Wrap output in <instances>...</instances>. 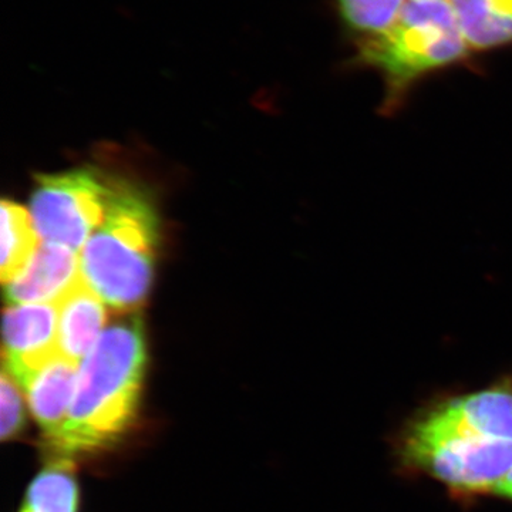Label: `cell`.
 Listing matches in <instances>:
<instances>
[{
  "label": "cell",
  "instance_id": "cell-1",
  "mask_svg": "<svg viewBox=\"0 0 512 512\" xmlns=\"http://www.w3.org/2000/svg\"><path fill=\"white\" fill-rule=\"evenodd\" d=\"M146 370L143 319L117 313L80 366L69 414L49 441L57 456L70 460L117 443L136 420Z\"/></svg>",
  "mask_w": 512,
  "mask_h": 512
},
{
  "label": "cell",
  "instance_id": "cell-2",
  "mask_svg": "<svg viewBox=\"0 0 512 512\" xmlns=\"http://www.w3.org/2000/svg\"><path fill=\"white\" fill-rule=\"evenodd\" d=\"M160 239L156 207L137 185L113 181L106 217L80 251L83 278L116 313L147 301Z\"/></svg>",
  "mask_w": 512,
  "mask_h": 512
},
{
  "label": "cell",
  "instance_id": "cell-3",
  "mask_svg": "<svg viewBox=\"0 0 512 512\" xmlns=\"http://www.w3.org/2000/svg\"><path fill=\"white\" fill-rule=\"evenodd\" d=\"M350 64L375 70L383 80L380 113H397L414 87L430 74L470 59L450 0H407L396 23L380 35L353 40Z\"/></svg>",
  "mask_w": 512,
  "mask_h": 512
},
{
  "label": "cell",
  "instance_id": "cell-4",
  "mask_svg": "<svg viewBox=\"0 0 512 512\" xmlns=\"http://www.w3.org/2000/svg\"><path fill=\"white\" fill-rule=\"evenodd\" d=\"M403 458L463 491H490L512 468V443L468 434L427 410L404 434Z\"/></svg>",
  "mask_w": 512,
  "mask_h": 512
},
{
  "label": "cell",
  "instance_id": "cell-5",
  "mask_svg": "<svg viewBox=\"0 0 512 512\" xmlns=\"http://www.w3.org/2000/svg\"><path fill=\"white\" fill-rule=\"evenodd\" d=\"M111 184L93 170L37 175L30 200L37 234L80 254L106 217Z\"/></svg>",
  "mask_w": 512,
  "mask_h": 512
},
{
  "label": "cell",
  "instance_id": "cell-6",
  "mask_svg": "<svg viewBox=\"0 0 512 512\" xmlns=\"http://www.w3.org/2000/svg\"><path fill=\"white\" fill-rule=\"evenodd\" d=\"M5 369L15 382L62 355L55 303L10 305L3 316Z\"/></svg>",
  "mask_w": 512,
  "mask_h": 512
},
{
  "label": "cell",
  "instance_id": "cell-7",
  "mask_svg": "<svg viewBox=\"0 0 512 512\" xmlns=\"http://www.w3.org/2000/svg\"><path fill=\"white\" fill-rule=\"evenodd\" d=\"M83 278L80 254L64 245L43 242L25 268L6 285L12 305L56 303Z\"/></svg>",
  "mask_w": 512,
  "mask_h": 512
},
{
  "label": "cell",
  "instance_id": "cell-8",
  "mask_svg": "<svg viewBox=\"0 0 512 512\" xmlns=\"http://www.w3.org/2000/svg\"><path fill=\"white\" fill-rule=\"evenodd\" d=\"M430 410L451 426L480 439L512 443L510 380H504L480 392L453 397Z\"/></svg>",
  "mask_w": 512,
  "mask_h": 512
},
{
  "label": "cell",
  "instance_id": "cell-9",
  "mask_svg": "<svg viewBox=\"0 0 512 512\" xmlns=\"http://www.w3.org/2000/svg\"><path fill=\"white\" fill-rule=\"evenodd\" d=\"M77 369L79 363L60 355L16 382L26 393L30 410L46 433L47 443L59 434L69 414L79 375Z\"/></svg>",
  "mask_w": 512,
  "mask_h": 512
},
{
  "label": "cell",
  "instance_id": "cell-10",
  "mask_svg": "<svg viewBox=\"0 0 512 512\" xmlns=\"http://www.w3.org/2000/svg\"><path fill=\"white\" fill-rule=\"evenodd\" d=\"M59 308V343L62 355L79 363L89 355L106 326L103 299L82 278L56 303Z\"/></svg>",
  "mask_w": 512,
  "mask_h": 512
},
{
  "label": "cell",
  "instance_id": "cell-11",
  "mask_svg": "<svg viewBox=\"0 0 512 512\" xmlns=\"http://www.w3.org/2000/svg\"><path fill=\"white\" fill-rule=\"evenodd\" d=\"M473 52L512 45V0H450Z\"/></svg>",
  "mask_w": 512,
  "mask_h": 512
},
{
  "label": "cell",
  "instance_id": "cell-12",
  "mask_svg": "<svg viewBox=\"0 0 512 512\" xmlns=\"http://www.w3.org/2000/svg\"><path fill=\"white\" fill-rule=\"evenodd\" d=\"M37 231L32 215L16 202H2V258L0 274L3 284H8L25 268L39 248Z\"/></svg>",
  "mask_w": 512,
  "mask_h": 512
},
{
  "label": "cell",
  "instance_id": "cell-13",
  "mask_svg": "<svg viewBox=\"0 0 512 512\" xmlns=\"http://www.w3.org/2000/svg\"><path fill=\"white\" fill-rule=\"evenodd\" d=\"M79 485L72 461L60 458L39 474L29 487L22 512H77Z\"/></svg>",
  "mask_w": 512,
  "mask_h": 512
},
{
  "label": "cell",
  "instance_id": "cell-14",
  "mask_svg": "<svg viewBox=\"0 0 512 512\" xmlns=\"http://www.w3.org/2000/svg\"><path fill=\"white\" fill-rule=\"evenodd\" d=\"M407 0H335L340 23L352 40L380 35L399 19Z\"/></svg>",
  "mask_w": 512,
  "mask_h": 512
},
{
  "label": "cell",
  "instance_id": "cell-15",
  "mask_svg": "<svg viewBox=\"0 0 512 512\" xmlns=\"http://www.w3.org/2000/svg\"><path fill=\"white\" fill-rule=\"evenodd\" d=\"M19 384L3 372L0 382V403H2V440H10L18 436L25 423V410H23V399L20 394Z\"/></svg>",
  "mask_w": 512,
  "mask_h": 512
},
{
  "label": "cell",
  "instance_id": "cell-16",
  "mask_svg": "<svg viewBox=\"0 0 512 512\" xmlns=\"http://www.w3.org/2000/svg\"><path fill=\"white\" fill-rule=\"evenodd\" d=\"M491 493L501 495V497L511 498L512 500V484H505L503 481L494 485L491 488Z\"/></svg>",
  "mask_w": 512,
  "mask_h": 512
},
{
  "label": "cell",
  "instance_id": "cell-17",
  "mask_svg": "<svg viewBox=\"0 0 512 512\" xmlns=\"http://www.w3.org/2000/svg\"><path fill=\"white\" fill-rule=\"evenodd\" d=\"M501 481H503V483L505 484H512V468L510 470V473H508L507 476H505L504 480Z\"/></svg>",
  "mask_w": 512,
  "mask_h": 512
},
{
  "label": "cell",
  "instance_id": "cell-18",
  "mask_svg": "<svg viewBox=\"0 0 512 512\" xmlns=\"http://www.w3.org/2000/svg\"><path fill=\"white\" fill-rule=\"evenodd\" d=\"M414 2H429V0H414Z\"/></svg>",
  "mask_w": 512,
  "mask_h": 512
}]
</instances>
